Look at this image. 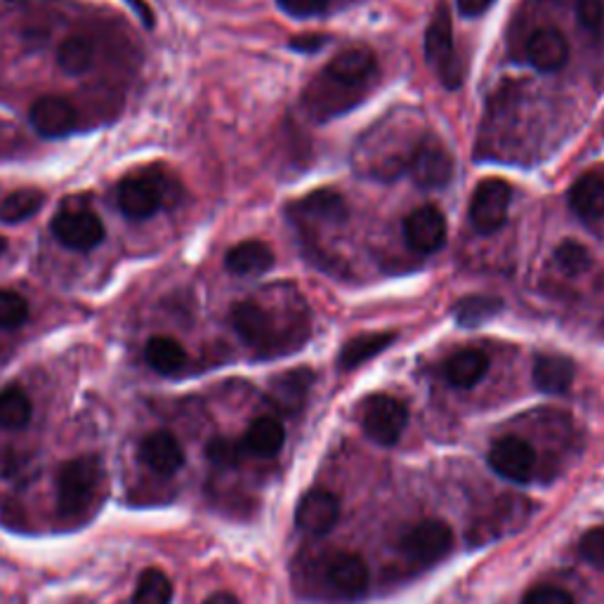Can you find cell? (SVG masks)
I'll use <instances>...</instances> for the list:
<instances>
[{
	"label": "cell",
	"instance_id": "cell-1",
	"mask_svg": "<svg viewBox=\"0 0 604 604\" xmlns=\"http://www.w3.org/2000/svg\"><path fill=\"white\" fill-rule=\"evenodd\" d=\"M378 62L369 48H350L335 55L303 92V106L317 124L343 116L364 100Z\"/></svg>",
	"mask_w": 604,
	"mask_h": 604
},
{
	"label": "cell",
	"instance_id": "cell-2",
	"mask_svg": "<svg viewBox=\"0 0 604 604\" xmlns=\"http://www.w3.org/2000/svg\"><path fill=\"white\" fill-rule=\"evenodd\" d=\"M102 479V461L98 455H80L66 461L57 477V510L64 517H74L90 505Z\"/></svg>",
	"mask_w": 604,
	"mask_h": 604
},
{
	"label": "cell",
	"instance_id": "cell-3",
	"mask_svg": "<svg viewBox=\"0 0 604 604\" xmlns=\"http://www.w3.org/2000/svg\"><path fill=\"white\" fill-rule=\"evenodd\" d=\"M425 60L439 74L447 88H459L463 80V69L455 60L453 50V22L447 0H439L435 15L429 20L425 34Z\"/></svg>",
	"mask_w": 604,
	"mask_h": 604
},
{
	"label": "cell",
	"instance_id": "cell-4",
	"mask_svg": "<svg viewBox=\"0 0 604 604\" xmlns=\"http://www.w3.org/2000/svg\"><path fill=\"white\" fill-rule=\"evenodd\" d=\"M409 423V411L390 395H373L361 409V427L371 441L381 447H393Z\"/></svg>",
	"mask_w": 604,
	"mask_h": 604
},
{
	"label": "cell",
	"instance_id": "cell-5",
	"mask_svg": "<svg viewBox=\"0 0 604 604\" xmlns=\"http://www.w3.org/2000/svg\"><path fill=\"white\" fill-rule=\"evenodd\" d=\"M513 187L501 178L481 180L470 198V222L479 234L499 232L507 220Z\"/></svg>",
	"mask_w": 604,
	"mask_h": 604
},
{
	"label": "cell",
	"instance_id": "cell-6",
	"mask_svg": "<svg viewBox=\"0 0 604 604\" xmlns=\"http://www.w3.org/2000/svg\"><path fill=\"white\" fill-rule=\"evenodd\" d=\"M453 545V531L441 519H425L411 527L399 541V550L419 565H433L445 557Z\"/></svg>",
	"mask_w": 604,
	"mask_h": 604
},
{
	"label": "cell",
	"instance_id": "cell-7",
	"mask_svg": "<svg viewBox=\"0 0 604 604\" xmlns=\"http://www.w3.org/2000/svg\"><path fill=\"white\" fill-rule=\"evenodd\" d=\"M324 581L333 595L359 600L369 590V567L355 553H333L324 565Z\"/></svg>",
	"mask_w": 604,
	"mask_h": 604
},
{
	"label": "cell",
	"instance_id": "cell-8",
	"mask_svg": "<svg viewBox=\"0 0 604 604\" xmlns=\"http://www.w3.org/2000/svg\"><path fill=\"white\" fill-rule=\"evenodd\" d=\"M52 234L72 250H92L104 241V222L90 210H66L52 220Z\"/></svg>",
	"mask_w": 604,
	"mask_h": 604
},
{
	"label": "cell",
	"instance_id": "cell-9",
	"mask_svg": "<svg viewBox=\"0 0 604 604\" xmlns=\"http://www.w3.org/2000/svg\"><path fill=\"white\" fill-rule=\"evenodd\" d=\"M232 324L239 338L255 350H272L279 345V331L272 321V314L262 305L244 300L232 307Z\"/></svg>",
	"mask_w": 604,
	"mask_h": 604
},
{
	"label": "cell",
	"instance_id": "cell-10",
	"mask_svg": "<svg viewBox=\"0 0 604 604\" xmlns=\"http://www.w3.org/2000/svg\"><path fill=\"white\" fill-rule=\"evenodd\" d=\"M407 170L421 190H441L453 178V158L439 144L423 142L415 146Z\"/></svg>",
	"mask_w": 604,
	"mask_h": 604
},
{
	"label": "cell",
	"instance_id": "cell-11",
	"mask_svg": "<svg viewBox=\"0 0 604 604\" xmlns=\"http://www.w3.org/2000/svg\"><path fill=\"white\" fill-rule=\"evenodd\" d=\"M489 465L510 481H529L536 470V449L522 437H503L491 447Z\"/></svg>",
	"mask_w": 604,
	"mask_h": 604
},
{
	"label": "cell",
	"instance_id": "cell-12",
	"mask_svg": "<svg viewBox=\"0 0 604 604\" xmlns=\"http://www.w3.org/2000/svg\"><path fill=\"white\" fill-rule=\"evenodd\" d=\"M404 239L415 253H435L447 244V218L435 206L415 208L404 220Z\"/></svg>",
	"mask_w": 604,
	"mask_h": 604
},
{
	"label": "cell",
	"instance_id": "cell-13",
	"mask_svg": "<svg viewBox=\"0 0 604 604\" xmlns=\"http://www.w3.org/2000/svg\"><path fill=\"white\" fill-rule=\"evenodd\" d=\"M340 519V501L331 491L314 489L303 496L295 510V527L310 536H326Z\"/></svg>",
	"mask_w": 604,
	"mask_h": 604
},
{
	"label": "cell",
	"instance_id": "cell-14",
	"mask_svg": "<svg viewBox=\"0 0 604 604\" xmlns=\"http://www.w3.org/2000/svg\"><path fill=\"white\" fill-rule=\"evenodd\" d=\"M288 220L303 224H340L347 220V204L340 194L331 190H319L295 201L286 208Z\"/></svg>",
	"mask_w": 604,
	"mask_h": 604
},
{
	"label": "cell",
	"instance_id": "cell-15",
	"mask_svg": "<svg viewBox=\"0 0 604 604\" xmlns=\"http://www.w3.org/2000/svg\"><path fill=\"white\" fill-rule=\"evenodd\" d=\"M29 120L38 136L55 140V138L69 136V132L76 130L78 114L69 100L57 98V95H46L34 102L31 112H29Z\"/></svg>",
	"mask_w": 604,
	"mask_h": 604
},
{
	"label": "cell",
	"instance_id": "cell-16",
	"mask_svg": "<svg viewBox=\"0 0 604 604\" xmlns=\"http://www.w3.org/2000/svg\"><path fill=\"white\" fill-rule=\"evenodd\" d=\"M140 459L146 467H152L154 473L170 477L184 465V451L176 435L168 433V429H156V433L142 439Z\"/></svg>",
	"mask_w": 604,
	"mask_h": 604
},
{
	"label": "cell",
	"instance_id": "cell-17",
	"mask_svg": "<svg viewBox=\"0 0 604 604\" xmlns=\"http://www.w3.org/2000/svg\"><path fill=\"white\" fill-rule=\"evenodd\" d=\"M160 204H164V196L152 180L130 178L118 184V208L130 220H150L158 213Z\"/></svg>",
	"mask_w": 604,
	"mask_h": 604
},
{
	"label": "cell",
	"instance_id": "cell-18",
	"mask_svg": "<svg viewBox=\"0 0 604 604\" xmlns=\"http://www.w3.org/2000/svg\"><path fill=\"white\" fill-rule=\"evenodd\" d=\"M527 60L539 72H560L569 60V43L557 29H539L527 43Z\"/></svg>",
	"mask_w": 604,
	"mask_h": 604
},
{
	"label": "cell",
	"instance_id": "cell-19",
	"mask_svg": "<svg viewBox=\"0 0 604 604\" xmlns=\"http://www.w3.org/2000/svg\"><path fill=\"white\" fill-rule=\"evenodd\" d=\"M274 265L272 248L262 241H241L234 248L227 250L224 267L236 277H258L270 272Z\"/></svg>",
	"mask_w": 604,
	"mask_h": 604
},
{
	"label": "cell",
	"instance_id": "cell-20",
	"mask_svg": "<svg viewBox=\"0 0 604 604\" xmlns=\"http://www.w3.org/2000/svg\"><path fill=\"white\" fill-rule=\"evenodd\" d=\"M576 375V367L569 357L541 355L534 361V385L545 395H565Z\"/></svg>",
	"mask_w": 604,
	"mask_h": 604
},
{
	"label": "cell",
	"instance_id": "cell-21",
	"mask_svg": "<svg viewBox=\"0 0 604 604\" xmlns=\"http://www.w3.org/2000/svg\"><path fill=\"white\" fill-rule=\"evenodd\" d=\"M489 371V357L470 347V350L455 352L447 359L445 375L453 387H475Z\"/></svg>",
	"mask_w": 604,
	"mask_h": 604
},
{
	"label": "cell",
	"instance_id": "cell-22",
	"mask_svg": "<svg viewBox=\"0 0 604 604\" xmlns=\"http://www.w3.org/2000/svg\"><path fill=\"white\" fill-rule=\"evenodd\" d=\"M284 441H286V433L281 421L272 419V415H262V419L253 421L250 427L246 429L244 449L255 455H262V459H270V455H277L281 451Z\"/></svg>",
	"mask_w": 604,
	"mask_h": 604
},
{
	"label": "cell",
	"instance_id": "cell-23",
	"mask_svg": "<svg viewBox=\"0 0 604 604\" xmlns=\"http://www.w3.org/2000/svg\"><path fill=\"white\" fill-rule=\"evenodd\" d=\"M569 206L581 220L604 218V180L597 176H583L571 184Z\"/></svg>",
	"mask_w": 604,
	"mask_h": 604
},
{
	"label": "cell",
	"instance_id": "cell-24",
	"mask_svg": "<svg viewBox=\"0 0 604 604\" xmlns=\"http://www.w3.org/2000/svg\"><path fill=\"white\" fill-rule=\"evenodd\" d=\"M397 335L395 333H364V335H357L350 343L343 345L340 357H338V364L340 369L350 371L364 364V361L378 357L383 350H387L395 343Z\"/></svg>",
	"mask_w": 604,
	"mask_h": 604
},
{
	"label": "cell",
	"instance_id": "cell-25",
	"mask_svg": "<svg viewBox=\"0 0 604 604\" xmlns=\"http://www.w3.org/2000/svg\"><path fill=\"white\" fill-rule=\"evenodd\" d=\"M312 381H314L312 371L307 369L288 371L284 375H279V378L272 383V397L284 411H295L305 401Z\"/></svg>",
	"mask_w": 604,
	"mask_h": 604
},
{
	"label": "cell",
	"instance_id": "cell-26",
	"mask_svg": "<svg viewBox=\"0 0 604 604\" xmlns=\"http://www.w3.org/2000/svg\"><path fill=\"white\" fill-rule=\"evenodd\" d=\"M144 357L146 364H150L156 373H178L184 364H187V352L184 347L176 340L168 338V335H156L144 347Z\"/></svg>",
	"mask_w": 604,
	"mask_h": 604
},
{
	"label": "cell",
	"instance_id": "cell-27",
	"mask_svg": "<svg viewBox=\"0 0 604 604\" xmlns=\"http://www.w3.org/2000/svg\"><path fill=\"white\" fill-rule=\"evenodd\" d=\"M503 310V300L496 295H467V298L453 305V317L465 329H475L487 324Z\"/></svg>",
	"mask_w": 604,
	"mask_h": 604
},
{
	"label": "cell",
	"instance_id": "cell-28",
	"mask_svg": "<svg viewBox=\"0 0 604 604\" xmlns=\"http://www.w3.org/2000/svg\"><path fill=\"white\" fill-rule=\"evenodd\" d=\"M57 64L64 74L80 76L92 69L95 64V46L83 36L64 38L57 48Z\"/></svg>",
	"mask_w": 604,
	"mask_h": 604
},
{
	"label": "cell",
	"instance_id": "cell-29",
	"mask_svg": "<svg viewBox=\"0 0 604 604\" xmlns=\"http://www.w3.org/2000/svg\"><path fill=\"white\" fill-rule=\"evenodd\" d=\"M46 204V194L38 190H17L8 194L3 201H0V220L8 224H17L29 220L31 215H36Z\"/></svg>",
	"mask_w": 604,
	"mask_h": 604
},
{
	"label": "cell",
	"instance_id": "cell-30",
	"mask_svg": "<svg viewBox=\"0 0 604 604\" xmlns=\"http://www.w3.org/2000/svg\"><path fill=\"white\" fill-rule=\"evenodd\" d=\"M31 399L20 387H8L0 393V427L20 429L31 421Z\"/></svg>",
	"mask_w": 604,
	"mask_h": 604
},
{
	"label": "cell",
	"instance_id": "cell-31",
	"mask_svg": "<svg viewBox=\"0 0 604 604\" xmlns=\"http://www.w3.org/2000/svg\"><path fill=\"white\" fill-rule=\"evenodd\" d=\"M172 583L160 569H144L138 579L132 604H170Z\"/></svg>",
	"mask_w": 604,
	"mask_h": 604
},
{
	"label": "cell",
	"instance_id": "cell-32",
	"mask_svg": "<svg viewBox=\"0 0 604 604\" xmlns=\"http://www.w3.org/2000/svg\"><path fill=\"white\" fill-rule=\"evenodd\" d=\"M29 319V303L24 295L0 288V329H17Z\"/></svg>",
	"mask_w": 604,
	"mask_h": 604
},
{
	"label": "cell",
	"instance_id": "cell-33",
	"mask_svg": "<svg viewBox=\"0 0 604 604\" xmlns=\"http://www.w3.org/2000/svg\"><path fill=\"white\" fill-rule=\"evenodd\" d=\"M555 262L567 274H583L590 267V253L581 244H576V241H565L555 250Z\"/></svg>",
	"mask_w": 604,
	"mask_h": 604
},
{
	"label": "cell",
	"instance_id": "cell-34",
	"mask_svg": "<svg viewBox=\"0 0 604 604\" xmlns=\"http://www.w3.org/2000/svg\"><path fill=\"white\" fill-rule=\"evenodd\" d=\"M581 557L595 569H604V529H590L579 541Z\"/></svg>",
	"mask_w": 604,
	"mask_h": 604
},
{
	"label": "cell",
	"instance_id": "cell-35",
	"mask_svg": "<svg viewBox=\"0 0 604 604\" xmlns=\"http://www.w3.org/2000/svg\"><path fill=\"white\" fill-rule=\"evenodd\" d=\"M241 449L244 447H239L236 441H230V439H213L206 453H208V459L215 463V465H220V467H232L239 463L241 459Z\"/></svg>",
	"mask_w": 604,
	"mask_h": 604
},
{
	"label": "cell",
	"instance_id": "cell-36",
	"mask_svg": "<svg viewBox=\"0 0 604 604\" xmlns=\"http://www.w3.org/2000/svg\"><path fill=\"white\" fill-rule=\"evenodd\" d=\"M291 17H314L329 8V0H277Z\"/></svg>",
	"mask_w": 604,
	"mask_h": 604
},
{
	"label": "cell",
	"instance_id": "cell-37",
	"mask_svg": "<svg viewBox=\"0 0 604 604\" xmlns=\"http://www.w3.org/2000/svg\"><path fill=\"white\" fill-rule=\"evenodd\" d=\"M576 15L588 31H597L604 22V3L602 0H579Z\"/></svg>",
	"mask_w": 604,
	"mask_h": 604
},
{
	"label": "cell",
	"instance_id": "cell-38",
	"mask_svg": "<svg viewBox=\"0 0 604 604\" xmlns=\"http://www.w3.org/2000/svg\"><path fill=\"white\" fill-rule=\"evenodd\" d=\"M525 604H576V602L567 590L553 588V586H541V588L531 590V593L525 597Z\"/></svg>",
	"mask_w": 604,
	"mask_h": 604
},
{
	"label": "cell",
	"instance_id": "cell-39",
	"mask_svg": "<svg viewBox=\"0 0 604 604\" xmlns=\"http://www.w3.org/2000/svg\"><path fill=\"white\" fill-rule=\"evenodd\" d=\"M324 43H326L324 36H312V34L291 38V48L300 50V52H317V50H321V46H324Z\"/></svg>",
	"mask_w": 604,
	"mask_h": 604
},
{
	"label": "cell",
	"instance_id": "cell-40",
	"mask_svg": "<svg viewBox=\"0 0 604 604\" xmlns=\"http://www.w3.org/2000/svg\"><path fill=\"white\" fill-rule=\"evenodd\" d=\"M493 0H459V10L465 17H479L481 12H487Z\"/></svg>",
	"mask_w": 604,
	"mask_h": 604
},
{
	"label": "cell",
	"instance_id": "cell-41",
	"mask_svg": "<svg viewBox=\"0 0 604 604\" xmlns=\"http://www.w3.org/2000/svg\"><path fill=\"white\" fill-rule=\"evenodd\" d=\"M130 5H136V10H138V15H140V20L144 22V26H154V12L146 8L142 0H128Z\"/></svg>",
	"mask_w": 604,
	"mask_h": 604
},
{
	"label": "cell",
	"instance_id": "cell-42",
	"mask_svg": "<svg viewBox=\"0 0 604 604\" xmlns=\"http://www.w3.org/2000/svg\"><path fill=\"white\" fill-rule=\"evenodd\" d=\"M204 604H241V602L232 593H215Z\"/></svg>",
	"mask_w": 604,
	"mask_h": 604
},
{
	"label": "cell",
	"instance_id": "cell-43",
	"mask_svg": "<svg viewBox=\"0 0 604 604\" xmlns=\"http://www.w3.org/2000/svg\"><path fill=\"white\" fill-rule=\"evenodd\" d=\"M5 248H8V241H5L3 236H0V255H3V253H5Z\"/></svg>",
	"mask_w": 604,
	"mask_h": 604
}]
</instances>
